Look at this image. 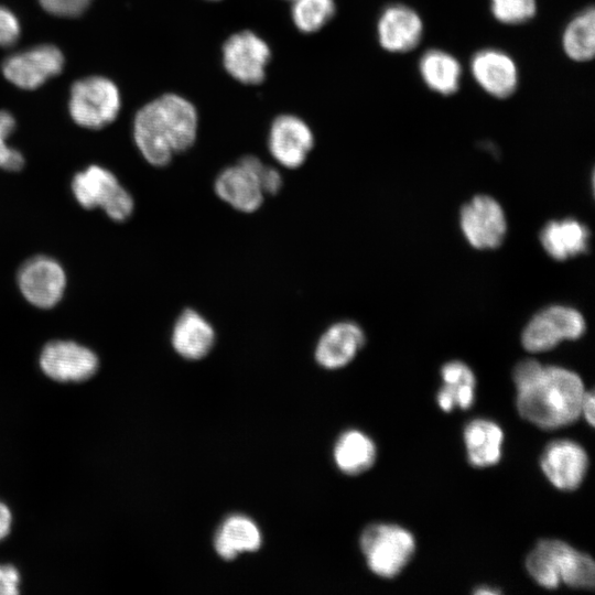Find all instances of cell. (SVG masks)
<instances>
[{"label":"cell","instance_id":"2e32d148","mask_svg":"<svg viewBox=\"0 0 595 595\" xmlns=\"http://www.w3.org/2000/svg\"><path fill=\"white\" fill-rule=\"evenodd\" d=\"M423 32L419 14L404 4L387 7L377 24L378 41L382 48L392 53L413 50Z\"/></svg>","mask_w":595,"mask_h":595},{"label":"cell","instance_id":"83f0119b","mask_svg":"<svg viewBox=\"0 0 595 595\" xmlns=\"http://www.w3.org/2000/svg\"><path fill=\"white\" fill-rule=\"evenodd\" d=\"M490 9L499 22L519 24L534 17L537 3L536 0H490Z\"/></svg>","mask_w":595,"mask_h":595},{"label":"cell","instance_id":"7c38bea8","mask_svg":"<svg viewBox=\"0 0 595 595\" xmlns=\"http://www.w3.org/2000/svg\"><path fill=\"white\" fill-rule=\"evenodd\" d=\"M459 223L465 238L476 249L497 248L507 231L501 206L488 195H477L465 204L461 209Z\"/></svg>","mask_w":595,"mask_h":595},{"label":"cell","instance_id":"5b68a950","mask_svg":"<svg viewBox=\"0 0 595 595\" xmlns=\"http://www.w3.org/2000/svg\"><path fill=\"white\" fill-rule=\"evenodd\" d=\"M360 549L376 575L392 578L412 558L415 541L411 532L400 526L375 523L363 531Z\"/></svg>","mask_w":595,"mask_h":595},{"label":"cell","instance_id":"d4e9b609","mask_svg":"<svg viewBox=\"0 0 595 595\" xmlns=\"http://www.w3.org/2000/svg\"><path fill=\"white\" fill-rule=\"evenodd\" d=\"M566 55L577 62L592 60L595 53V11L587 8L575 15L563 33Z\"/></svg>","mask_w":595,"mask_h":595},{"label":"cell","instance_id":"9c48e42d","mask_svg":"<svg viewBox=\"0 0 595 595\" xmlns=\"http://www.w3.org/2000/svg\"><path fill=\"white\" fill-rule=\"evenodd\" d=\"M266 164L255 155L244 156L236 165L223 170L215 180L217 196L242 213H253L263 203L260 178Z\"/></svg>","mask_w":595,"mask_h":595},{"label":"cell","instance_id":"e0dca14e","mask_svg":"<svg viewBox=\"0 0 595 595\" xmlns=\"http://www.w3.org/2000/svg\"><path fill=\"white\" fill-rule=\"evenodd\" d=\"M470 68L477 84L491 96L506 98L517 88L516 63L502 51L494 48L478 51L472 58Z\"/></svg>","mask_w":595,"mask_h":595},{"label":"cell","instance_id":"8fae6325","mask_svg":"<svg viewBox=\"0 0 595 595\" xmlns=\"http://www.w3.org/2000/svg\"><path fill=\"white\" fill-rule=\"evenodd\" d=\"M97 355L74 340L48 342L40 354V367L51 379L58 382L84 381L98 369Z\"/></svg>","mask_w":595,"mask_h":595},{"label":"cell","instance_id":"d6a6232c","mask_svg":"<svg viewBox=\"0 0 595 595\" xmlns=\"http://www.w3.org/2000/svg\"><path fill=\"white\" fill-rule=\"evenodd\" d=\"M260 183L264 195H274L281 190L283 181L277 169L266 165L261 174Z\"/></svg>","mask_w":595,"mask_h":595},{"label":"cell","instance_id":"4fadbf2b","mask_svg":"<svg viewBox=\"0 0 595 595\" xmlns=\"http://www.w3.org/2000/svg\"><path fill=\"white\" fill-rule=\"evenodd\" d=\"M270 56L269 45L251 31L232 34L223 46L225 69L242 84L261 83Z\"/></svg>","mask_w":595,"mask_h":595},{"label":"cell","instance_id":"9a60e30c","mask_svg":"<svg viewBox=\"0 0 595 595\" xmlns=\"http://www.w3.org/2000/svg\"><path fill=\"white\" fill-rule=\"evenodd\" d=\"M587 465V454L583 447L567 440L550 443L541 456L544 475L562 490L576 489L586 474Z\"/></svg>","mask_w":595,"mask_h":595},{"label":"cell","instance_id":"cb8c5ba5","mask_svg":"<svg viewBox=\"0 0 595 595\" xmlns=\"http://www.w3.org/2000/svg\"><path fill=\"white\" fill-rule=\"evenodd\" d=\"M419 71L425 85L435 93L451 95L458 89L461 64L444 51H426L420 58Z\"/></svg>","mask_w":595,"mask_h":595},{"label":"cell","instance_id":"d6986e66","mask_svg":"<svg viewBox=\"0 0 595 595\" xmlns=\"http://www.w3.org/2000/svg\"><path fill=\"white\" fill-rule=\"evenodd\" d=\"M215 340L214 327L195 310H184L174 323L171 343L184 359L199 360L206 357Z\"/></svg>","mask_w":595,"mask_h":595},{"label":"cell","instance_id":"ac0fdd59","mask_svg":"<svg viewBox=\"0 0 595 595\" xmlns=\"http://www.w3.org/2000/svg\"><path fill=\"white\" fill-rule=\"evenodd\" d=\"M359 325L342 321L331 325L320 337L315 347L316 363L329 370L348 365L365 344Z\"/></svg>","mask_w":595,"mask_h":595},{"label":"cell","instance_id":"4316f807","mask_svg":"<svg viewBox=\"0 0 595 595\" xmlns=\"http://www.w3.org/2000/svg\"><path fill=\"white\" fill-rule=\"evenodd\" d=\"M334 0H292V20L304 33L322 29L334 15Z\"/></svg>","mask_w":595,"mask_h":595},{"label":"cell","instance_id":"3957f363","mask_svg":"<svg viewBox=\"0 0 595 595\" xmlns=\"http://www.w3.org/2000/svg\"><path fill=\"white\" fill-rule=\"evenodd\" d=\"M526 566L533 580L549 589L561 583L584 589L594 586L592 558L559 540L540 541L528 555Z\"/></svg>","mask_w":595,"mask_h":595},{"label":"cell","instance_id":"8992f818","mask_svg":"<svg viewBox=\"0 0 595 595\" xmlns=\"http://www.w3.org/2000/svg\"><path fill=\"white\" fill-rule=\"evenodd\" d=\"M120 105L118 87L106 77H85L71 88L69 115L83 128H105L117 118Z\"/></svg>","mask_w":595,"mask_h":595},{"label":"cell","instance_id":"5bb4252c","mask_svg":"<svg viewBox=\"0 0 595 595\" xmlns=\"http://www.w3.org/2000/svg\"><path fill=\"white\" fill-rule=\"evenodd\" d=\"M313 145V132L301 118L281 115L273 120L268 148L273 159L282 166L288 169L301 166Z\"/></svg>","mask_w":595,"mask_h":595},{"label":"cell","instance_id":"603a6c76","mask_svg":"<svg viewBox=\"0 0 595 595\" xmlns=\"http://www.w3.org/2000/svg\"><path fill=\"white\" fill-rule=\"evenodd\" d=\"M376 459V445L357 430L343 433L334 446V461L340 472L358 475L368 470Z\"/></svg>","mask_w":595,"mask_h":595},{"label":"cell","instance_id":"836d02e7","mask_svg":"<svg viewBox=\"0 0 595 595\" xmlns=\"http://www.w3.org/2000/svg\"><path fill=\"white\" fill-rule=\"evenodd\" d=\"M595 399H594V392L588 391L584 393L582 405H581V414H584L587 422L593 426L594 425V419H595Z\"/></svg>","mask_w":595,"mask_h":595},{"label":"cell","instance_id":"484cf974","mask_svg":"<svg viewBox=\"0 0 595 595\" xmlns=\"http://www.w3.org/2000/svg\"><path fill=\"white\" fill-rule=\"evenodd\" d=\"M445 389L453 398L455 405L468 409L474 402L475 377L473 371L462 361H451L441 369Z\"/></svg>","mask_w":595,"mask_h":595},{"label":"cell","instance_id":"ffe728a7","mask_svg":"<svg viewBox=\"0 0 595 595\" xmlns=\"http://www.w3.org/2000/svg\"><path fill=\"white\" fill-rule=\"evenodd\" d=\"M213 542L219 558L232 561L240 553L258 551L262 545V536L250 518L231 515L219 526Z\"/></svg>","mask_w":595,"mask_h":595},{"label":"cell","instance_id":"e575fe53","mask_svg":"<svg viewBox=\"0 0 595 595\" xmlns=\"http://www.w3.org/2000/svg\"><path fill=\"white\" fill-rule=\"evenodd\" d=\"M11 523V511L3 502L0 501V540H2L9 533Z\"/></svg>","mask_w":595,"mask_h":595},{"label":"cell","instance_id":"30bf717a","mask_svg":"<svg viewBox=\"0 0 595 595\" xmlns=\"http://www.w3.org/2000/svg\"><path fill=\"white\" fill-rule=\"evenodd\" d=\"M64 55L51 44L37 45L8 56L1 65L3 76L22 89H35L64 67Z\"/></svg>","mask_w":595,"mask_h":595},{"label":"cell","instance_id":"6da1fadb","mask_svg":"<svg viewBox=\"0 0 595 595\" xmlns=\"http://www.w3.org/2000/svg\"><path fill=\"white\" fill-rule=\"evenodd\" d=\"M520 415L541 429L569 425L581 415L584 387L577 374L533 359L520 361L513 371Z\"/></svg>","mask_w":595,"mask_h":595},{"label":"cell","instance_id":"d590c367","mask_svg":"<svg viewBox=\"0 0 595 595\" xmlns=\"http://www.w3.org/2000/svg\"><path fill=\"white\" fill-rule=\"evenodd\" d=\"M15 129V119L7 110H0V132L7 136L8 138Z\"/></svg>","mask_w":595,"mask_h":595},{"label":"cell","instance_id":"7a4b0ae2","mask_svg":"<svg viewBox=\"0 0 595 595\" xmlns=\"http://www.w3.org/2000/svg\"><path fill=\"white\" fill-rule=\"evenodd\" d=\"M198 117L191 101L176 94H165L143 106L133 120V139L151 165H167L175 153L195 142Z\"/></svg>","mask_w":595,"mask_h":595},{"label":"cell","instance_id":"f546056e","mask_svg":"<svg viewBox=\"0 0 595 595\" xmlns=\"http://www.w3.org/2000/svg\"><path fill=\"white\" fill-rule=\"evenodd\" d=\"M21 33V26L15 14L0 6V48L14 45Z\"/></svg>","mask_w":595,"mask_h":595},{"label":"cell","instance_id":"ba28073f","mask_svg":"<svg viewBox=\"0 0 595 595\" xmlns=\"http://www.w3.org/2000/svg\"><path fill=\"white\" fill-rule=\"evenodd\" d=\"M582 314L570 306L552 305L538 312L522 332L523 347L531 353L554 348L563 339H577L585 332Z\"/></svg>","mask_w":595,"mask_h":595},{"label":"cell","instance_id":"7402d4cb","mask_svg":"<svg viewBox=\"0 0 595 595\" xmlns=\"http://www.w3.org/2000/svg\"><path fill=\"white\" fill-rule=\"evenodd\" d=\"M504 433L498 424L485 419L470 421L464 430L468 461L476 467L499 462Z\"/></svg>","mask_w":595,"mask_h":595},{"label":"cell","instance_id":"8d00e7d4","mask_svg":"<svg viewBox=\"0 0 595 595\" xmlns=\"http://www.w3.org/2000/svg\"><path fill=\"white\" fill-rule=\"evenodd\" d=\"M475 594L477 595H483V594H489V595H495V594H500V592L496 588H490V587H479L478 589L475 591Z\"/></svg>","mask_w":595,"mask_h":595},{"label":"cell","instance_id":"44dd1931","mask_svg":"<svg viewBox=\"0 0 595 595\" xmlns=\"http://www.w3.org/2000/svg\"><path fill=\"white\" fill-rule=\"evenodd\" d=\"M588 238V228L574 218L551 220L540 232L543 249L560 261L586 252Z\"/></svg>","mask_w":595,"mask_h":595},{"label":"cell","instance_id":"52a82bcc","mask_svg":"<svg viewBox=\"0 0 595 595\" xmlns=\"http://www.w3.org/2000/svg\"><path fill=\"white\" fill-rule=\"evenodd\" d=\"M17 284L26 302L37 309L48 310L63 299L67 275L58 260L39 255L22 263L17 274Z\"/></svg>","mask_w":595,"mask_h":595},{"label":"cell","instance_id":"1f68e13d","mask_svg":"<svg viewBox=\"0 0 595 595\" xmlns=\"http://www.w3.org/2000/svg\"><path fill=\"white\" fill-rule=\"evenodd\" d=\"M19 571L9 564H0V595L19 594Z\"/></svg>","mask_w":595,"mask_h":595},{"label":"cell","instance_id":"4dcf8cb0","mask_svg":"<svg viewBox=\"0 0 595 595\" xmlns=\"http://www.w3.org/2000/svg\"><path fill=\"white\" fill-rule=\"evenodd\" d=\"M8 137L0 132V169L7 171H19L24 165L23 154L9 147L7 143Z\"/></svg>","mask_w":595,"mask_h":595},{"label":"cell","instance_id":"277c9868","mask_svg":"<svg viewBox=\"0 0 595 595\" xmlns=\"http://www.w3.org/2000/svg\"><path fill=\"white\" fill-rule=\"evenodd\" d=\"M71 190L83 208H101L113 221H125L133 213V197L104 166L93 164L77 172L72 178Z\"/></svg>","mask_w":595,"mask_h":595},{"label":"cell","instance_id":"f1b7e54d","mask_svg":"<svg viewBox=\"0 0 595 595\" xmlns=\"http://www.w3.org/2000/svg\"><path fill=\"white\" fill-rule=\"evenodd\" d=\"M93 0H39L42 8L54 15L76 18L83 14Z\"/></svg>","mask_w":595,"mask_h":595}]
</instances>
